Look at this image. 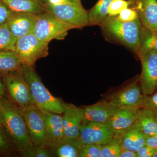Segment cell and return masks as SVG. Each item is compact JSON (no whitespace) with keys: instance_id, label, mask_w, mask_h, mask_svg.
Masks as SVG:
<instances>
[{"instance_id":"obj_1","label":"cell","mask_w":157,"mask_h":157,"mask_svg":"<svg viewBox=\"0 0 157 157\" xmlns=\"http://www.w3.org/2000/svg\"><path fill=\"white\" fill-rule=\"evenodd\" d=\"M0 109L2 113L4 132L12 147L21 154L33 146L19 107L4 96L0 97Z\"/></svg>"},{"instance_id":"obj_2","label":"cell","mask_w":157,"mask_h":157,"mask_svg":"<svg viewBox=\"0 0 157 157\" xmlns=\"http://www.w3.org/2000/svg\"><path fill=\"white\" fill-rule=\"evenodd\" d=\"M99 26L107 39L120 43L138 56L143 27L139 17L131 22H123L116 16H108Z\"/></svg>"},{"instance_id":"obj_3","label":"cell","mask_w":157,"mask_h":157,"mask_svg":"<svg viewBox=\"0 0 157 157\" xmlns=\"http://www.w3.org/2000/svg\"><path fill=\"white\" fill-rule=\"evenodd\" d=\"M21 73L29 85L35 105L43 111L61 114L64 112V102L51 94L43 84L34 67L23 64Z\"/></svg>"},{"instance_id":"obj_4","label":"cell","mask_w":157,"mask_h":157,"mask_svg":"<svg viewBox=\"0 0 157 157\" xmlns=\"http://www.w3.org/2000/svg\"><path fill=\"white\" fill-rule=\"evenodd\" d=\"M73 29L50 12L45 11L37 15L34 34L40 41L49 43L54 39H63L68 31Z\"/></svg>"},{"instance_id":"obj_5","label":"cell","mask_w":157,"mask_h":157,"mask_svg":"<svg viewBox=\"0 0 157 157\" xmlns=\"http://www.w3.org/2000/svg\"><path fill=\"white\" fill-rule=\"evenodd\" d=\"M2 79L6 92L14 104L22 108L36 107L29 85L24 78L21 71L3 76Z\"/></svg>"},{"instance_id":"obj_6","label":"cell","mask_w":157,"mask_h":157,"mask_svg":"<svg viewBox=\"0 0 157 157\" xmlns=\"http://www.w3.org/2000/svg\"><path fill=\"white\" fill-rule=\"evenodd\" d=\"M14 51L19 56L24 64L34 67L39 59L48 54V43L39 40L34 33L17 39Z\"/></svg>"},{"instance_id":"obj_7","label":"cell","mask_w":157,"mask_h":157,"mask_svg":"<svg viewBox=\"0 0 157 157\" xmlns=\"http://www.w3.org/2000/svg\"><path fill=\"white\" fill-rule=\"evenodd\" d=\"M45 11L50 12L58 18L74 29L89 25L88 12L82 5H76L68 1L52 6L43 3Z\"/></svg>"},{"instance_id":"obj_8","label":"cell","mask_w":157,"mask_h":157,"mask_svg":"<svg viewBox=\"0 0 157 157\" xmlns=\"http://www.w3.org/2000/svg\"><path fill=\"white\" fill-rule=\"evenodd\" d=\"M19 108L25 121L29 138L33 145L49 146L42 110L36 107Z\"/></svg>"},{"instance_id":"obj_9","label":"cell","mask_w":157,"mask_h":157,"mask_svg":"<svg viewBox=\"0 0 157 157\" xmlns=\"http://www.w3.org/2000/svg\"><path fill=\"white\" fill-rule=\"evenodd\" d=\"M142 65L140 78V89L143 95L153 94L157 87V52H141L138 56Z\"/></svg>"},{"instance_id":"obj_10","label":"cell","mask_w":157,"mask_h":157,"mask_svg":"<svg viewBox=\"0 0 157 157\" xmlns=\"http://www.w3.org/2000/svg\"><path fill=\"white\" fill-rule=\"evenodd\" d=\"M109 122H91L81 124L78 139L82 144L103 145L109 142L115 135Z\"/></svg>"},{"instance_id":"obj_11","label":"cell","mask_w":157,"mask_h":157,"mask_svg":"<svg viewBox=\"0 0 157 157\" xmlns=\"http://www.w3.org/2000/svg\"><path fill=\"white\" fill-rule=\"evenodd\" d=\"M143 98L141 89L135 82L113 95L109 102L117 109L137 110L141 107Z\"/></svg>"},{"instance_id":"obj_12","label":"cell","mask_w":157,"mask_h":157,"mask_svg":"<svg viewBox=\"0 0 157 157\" xmlns=\"http://www.w3.org/2000/svg\"><path fill=\"white\" fill-rule=\"evenodd\" d=\"M36 14L12 11L7 21L12 34L17 39L33 33L37 19Z\"/></svg>"},{"instance_id":"obj_13","label":"cell","mask_w":157,"mask_h":157,"mask_svg":"<svg viewBox=\"0 0 157 157\" xmlns=\"http://www.w3.org/2000/svg\"><path fill=\"white\" fill-rule=\"evenodd\" d=\"M136 11L144 27L157 32V0H127Z\"/></svg>"},{"instance_id":"obj_14","label":"cell","mask_w":157,"mask_h":157,"mask_svg":"<svg viewBox=\"0 0 157 157\" xmlns=\"http://www.w3.org/2000/svg\"><path fill=\"white\" fill-rule=\"evenodd\" d=\"M82 124L89 123H105L109 122L118 109L109 101H103L82 108Z\"/></svg>"},{"instance_id":"obj_15","label":"cell","mask_w":157,"mask_h":157,"mask_svg":"<svg viewBox=\"0 0 157 157\" xmlns=\"http://www.w3.org/2000/svg\"><path fill=\"white\" fill-rule=\"evenodd\" d=\"M63 117L64 139L78 138L82 120V109L73 104L64 103Z\"/></svg>"},{"instance_id":"obj_16","label":"cell","mask_w":157,"mask_h":157,"mask_svg":"<svg viewBox=\"0 0 157 157\" xmlns=\"http://www.w3.org/2000/svg\"><path fill=\"white\" fill-rule=\"evenodd\" d=\"M42 111L46 127L48 145L55 149L64 137L63 117L59 114Z\"/></svg>"},{"instance_id":"obj_17","label":"cell","mask_w":157,"mask_h":157,"mask_svg":"<svg viewBox=\"0 0 157 157\" xmlns=\"http://www.w3.org/2000/svg\"><path fill=\"white\" fill-rule=\"evenodd\" d=\"M148 136L140 130L137 122L124 131L122 135L123 148L137 152L145 145Z\"/></svg>"},{"instance_id":"obj_18","label":"cell","mask_w":157,"mask_h":157,"mask_svg":"<svg viewBox=\"0 0 157 157\" xmlns=\"http://www.w3.org/2000/svg\"><path fill=\"white\" fill-rule=\"evenodd\" d=\"M23 63L14 50L0 51V76L21 72Z\"/></svg>"},{"instance_id":"obj_19","label":"cell","mask_w":157,"mask_h":157,"mask_svg":"<svg viewBox=\"0 0 157 157\" xmlns=\"http://www.w3.org/2000/svg\"><path fill=\"white\" fill-rule=\"evenodd\" d=\"M137 110L118 109L110 119L109 123L115 132H124L136 122Z\"/></svg>"},{"instance_id":"obj_20","label":"cell","mask_w":157,"mask_h":157,"mask_svg":"<svg viewBox=\"0 0 157 157\" xmlns=\"http://www.w3.org/2000/svg\"><path fill=\"white\" fill-rule=\"evenodd\" d=\"M12 11L38 14L45 12L42 0H2Z\"/></svg>"},{"instance_id":"obj_21","label":"cell","mask_w":157,"mask_h":157,"mask_svg":"<svg viewBox=\"0 0 157 157\" xmlns=\"http://www.w3.org/2000/svg\"><path fill=\"white\" fill-rule=\"evenodd\" d=\"M136 122L141 131L148 137L157 133V123L151 109L144 107L139 108L137 111Z\"/></svg>"},{"instance_id":"obj_22","label":"cell","mask_w":157,"mask_h":157,"mask_svg":"<svg viewBox=\"0 0 157 157\" xmlns=\"http://www.w3.org/2000/svg\"><path fill=\"white\" fill-rule=\"evenodd\" d=\"M83 144L78 138L63 139L55 149L57 157H79Z\"/></svg>"},{"instance_id":"obj_23","label":"cell","mask_w":157,"mask_h":157,"mask_svg":"<svg viewBox=\"0 0 157 157\" xmlns=\"http://www.w3.org/2000/svg\"><path fill=\"white\" fill-rule=\"evenodd\" d=\"M112 0H98L88 12L89 25H100L108 17V9Z\"/></svg>"},{"instance_id":"obj_24","label":"cell","mask_w":157,"mask_h":157,"mask_svg":"<svg viewBox=\"0 0 157 157\" xmlns=\"http://www.w3.org/2000/svg\"><path fill=\"white\" fill-rule=\"evenodd\" d=\"M123 132H115L108 143L101 145V157H119L123 149L122 135Z\"/></svg>"},{"instance_id":"obj_25","label":"cell","mask_w":157,"mask_h":157,"mask_svg":"<svg viewBox=\"0 0 157 157\" xmlns=\"http://www.w3.org/2000/svg\"><path fill=\"white\" fill-rule=\"evenodd\" d=\"M152 50L157 52V32L150 30L143 26L140 36L139 53Z\"/></svg>"},{"instance_id":"obj_26","label":"cell","mask_w":157,"mask_h":157,"mask_svg":"<svg viewBox=\"0 0 157 157\" xmlns=\"http://www.w3.org/2000/svg\"><path fill=\"white\" fill-rule=\"evenodd\" d=\"M17 40L9 29L7 22L0 25V51L14 50Z\"/></svg>"},{"instance_id":"obj_27","label":"cell","mask_w":157,"mask_h":157,"mask_svg":"<svg viewBox=\"0 0 157 157\" xmlns=\"http://www.w3.org/2000/svg\"><path fill=\"white\" fill-rule=\"evenodd\" d=\"M20 155L24 157H55V149L46 145H33Z\"/></svg>"},{"instance_id":"obj_28","label":"cell","mask_w":157,"mask_h":157,"mask_svg":"<svg viewBox=\"0 0 157 157\" xmlns=\"http://www.w3.org/2000/svg\"><path fill=\"white\" fill-rule=\"evenodd\" d=\"M79 157H101V145L95 144H83Z\"/></svg>"},{"instance_id":"obj_29","label":"cell","mask_w":157,"mask_h":157,"mask_svg":"<svg viewBox=\"0 0 157 157\" xmlns=\"http://www.w3.org/2000/svg\"><path fill=\"white\" fill-rule=\"evenodd\" d=\"M129 7L127 0H112L108 9V16H116L124 10Z\"/></svg>"},{"instance_id":"obj_30","label":"cell","mask_w":157,"mask_h":157,"mask_svg":"<svg viewBox=\"0 0 157 157\" xmlns=\"http://www.w3.org/2000/svg\"><path fill=\"white\" fill-rule=\"evenodd\" d=\"M117 18L123 22H131L138 17L136 11L130 8H127L121 11Z\"/></svg>"},{"instance_id":"obj_31","label":"cell","mask_w":157,"mask_h":157,"mask_svg":"<svg viewBox=\"0 0 157 157\" xmlns=\"http://www.w3.org/2000/svg\"><path fill=\"white\" fill-rule=\"evenodd\" d=\"M140 107L147 108L153 111L157 110V92L153 94L143 95Z\"/></svg>"},{"instance_id":"obj_32","label":"cell","mask_w":157,"mask_h":157,"mask_svg":"<svg viewBox=\"0 0 157 157\" xmlns=\"http://www.w3.org/2000/svg\"><path fill=\"white\" fill-rule=\"evenodd\" d=\"M12 147L6 135L0 130V154H3L9 152Z\"/></svg>"},{"instance_id":"obj_33","label":"cell","mask_w":157,"mask_h":157,"mask_svg":"<svg viewBox=\"0 0 157 157\" xmlns=\"http://www.w3.org/2000/svg\"><path fill=\"white\" fill-rule=\"evenodd\" d=\"M11 12L2 0H0V25L7 22Z\"/></svg>"},{"instance_id":"obj_34","label":"cell","mask_w":157,"mask_h":157,"mask_svg":"<svg viewBox=\"0 0 157 157\" xmlns=\"http://www.w3.org/2000/svg\"><path fill=\"white\" fill-rule=\"evenodd\" d=\"M155 150L144 145L137 152V157H153Z\"/></svg>"},{"instance_id":"obj_35","label":"cell","mask_w":157,"mask_h":157,"mask_svg":"<svg viewBox=\"0 0 157 157\" xmlns=\"http://www.w3.org/2000/svg\"><path fill=\"white\" fill-rule=\"evenodd\" d=\"M145 145L154 149H157V133L154 135L148 136L147 138Z\"/></svg>"},{"instance_id":"obj_36","label":"cell","mask_w":157,"mask_h":157,"mask_svg":"<svg viewBox=\"0 0 157 157\" xmlns=\"http://www.w3.org/2000/svg\"><path fill=\"white\" fill-rule=\"evenodd\" d=\"M119 157H137V152L123 148Z\"/></svg>"},{"instance_id":"obj_37","label":"cell","mask_w":157,"mask_h":157,"mask_svg":"<svg viewBox=\"0 0 157 157\" xmlns=\"http://www.w3.org/2000/svg\"><path fill=\"white\" fill-rule=\"evenodd\" d=\"M6 90L3 83L2 76H0V97H4L6 95Z\"/></svg>"},{"instance_id":"obj_38","label":"cell","mask_w":157,"mask_h":157,"mask_svg":"<svg viewBox=\"0 0 157 157\" xmlns=\"http://www.w3.org/2000/svg\"><path fill=\"white\" fill-rule=\"evenodd\" d=\"M0 130H1L2 132H4V134H5V132H4L2 113L1 109H0ZM5 135H6V134H5Z\"/></svg>"},{"instance_id":"obj_39","label":"cell","mask_w":157,"mask_h":157,"mask_svg":"<svg viewBox=\"0 0 157 157\" xmlns=\"http://www.w3.org/2000/svg\"><path fill=\"white\" fill-rule=\"evenodd\" d=\"M67 1L76 4V5H79V6L82 5L81 0H67Z\"/></svg>"},{"instance_id":"obj_40","label":"cell","mask_w":157,"mask_h":157,"mask_svg":"<svg viewBox=\"0 0 157 157\" xmlns=\"http://www.w3.org/2000/svg\"><path fill=\"white\" fill-rule=\"evenodd\" d=\"M153 111L154 113L155 119L157 123V110H155V111Z\"/></svg>"},{"instance_id":"obj_41","label":"cell","mask_w":157,"mask_h":157,"mask_svg":"<svg viewBox=\"0 0 157 157\" xmlns=\"http://www.w3.org/2000/svg\"><path fill=\"white\" fill-rule=\"evenodd\" d=\"M153 157H157V149L155 151V152Z\"/></svg>"},{"instance_id":"obj_42","label":"cell","mask_w":157,"mask_h":157,"mask_svg":"<svg viewBox=\"0 0 157 157\" xmlns=\"http://www.w3.org/2000/svg\"></svg>"}]
</instances>
